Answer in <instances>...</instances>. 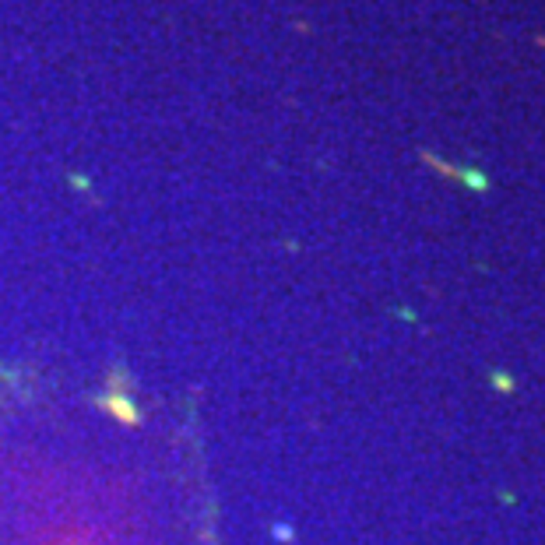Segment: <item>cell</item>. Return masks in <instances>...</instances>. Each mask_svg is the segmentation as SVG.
Segmentation results:
<instances>
[{"mask_svg": "<svg viewBox=\"0 0 545 545\" xmlns=\"http://www.w3.org/2000/svg\"><path fill=\"white\" fill-rule=\"evenodd\" d=\"M496 387H499V391H514V380L507 373H496Z\"/></svg>", "mask_w": 545, "mask_h": 545, "instance_id": "1", "label": "cell"}]
</instances>
